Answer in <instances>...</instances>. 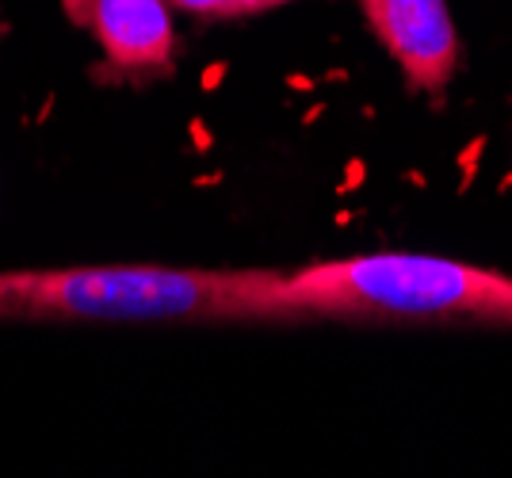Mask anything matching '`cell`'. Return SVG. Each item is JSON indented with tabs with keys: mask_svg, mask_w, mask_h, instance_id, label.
I'll list each match as a JSON object with an SVG mask.
<instances>
[{
	"mask_svg": "<svg viewBox=\"0 0 512 478\" xmlns=\"http://www.w3.org/2000/svg\"><path fill=\"white\" fill-rule=\"evenodd\" d=\"M0 322H287L268 268H35L0 272Z\"/></svg>",
	"mask_w": 512,
	"mask_h": 478,
	"instance_id": "cell-1",
	"label": "cell"
},
{
	"mask_svg": "<svg viewBox=\"0 0 512 478\" xmlns=\"http://www.w3.org/2000/svg\"><path fill=\"white\" fill-rule=\"evenodd\" d=\"M287 322H470L512 329V276L478 264L367 253L283 276Z\"/></svg>",
	"mask_w": 512,
	"mask_h": 478,
	"instance_id": "cell-2",
	"label": "cell"
},
{
	"mask_svg": "<svg viewBox=\"0 0 512 478\" xmlns=\"http://www.w3.org/2000/svg\"><path fill=\"white\" fill-rule=\"evenodd\" d=\"M65 16L104 50V77L150 81L176 66V27L165 0H62Z\"/></svg>",
	"mask_w": 512,
	"mask_h": 478,
	"instance_id": "cell-3",
	"label": "cell"
},
{
	"mask_svg": "<svg viewBox=\"0 0 512 478\" xmlns=\"http://www.w3.org/2000/svg\"><path fill=\"white\" fill-rule=\"evenodd\" d=\"M379 43L398 58L409 88L444 92L455 77L459 39L448 0H360Z\"/></svg>",
	"mask_w": 512,
	"mask_h": 478,
	"instance_id": "cell-4",
	"label": "cell"
},
{
	"mask_svg": "<svg viewBox=\"0 0 512 478\" xmlns=\"http://www.w3.org/2000/svg\"><path fill=\"white\" fill-rule=\"evenodd\" d=\"M165 4L176 12L207 16V20H237V16H256V12H268L291 0H165Z\"/></svg>",
	"mask_w": 512,
	"mask_h": 478,
	"instance_id": "cell-5",
	"label": "cell"
}]
</instances>
